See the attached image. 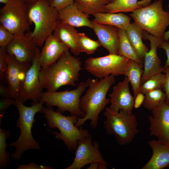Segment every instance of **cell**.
<instances>
[{"instance_id": "603a6c76", "label": "cell", "mask_w": 169, "mask_h": 169, "mask_svg": "<svg viewBox=\"0 0 169 169\" xmlns=\"http://www.w3.org/2000/svg\"><path fill=\"white\" fill-rule=\"evenodd\" d=\"M125 31L127 37L134 51L144 62L145 56L149 49L142 40L143 30L134 22L131 23Z\"/></svg>"}, {"instance_id": "83f0119b", "label": "cell", "mask_w": 169, "mask_h": 169, "mask_svg": "<svg viewBox=\"0 0 169 169\" xmlns=\"http://www.w3.org/2000/svg\"><path fill=\"white\" fill-rule=\"evenodd\" d=\"M119 30L120 42L118 55L125 57L143 65V62L137 55L128 39L125 30L119 28Z\"/></svg>"}, {"instance_id": "ee69618b", "label": "cell", "mask_w": 169, "mask_h": 169, "mask_svg": "<svg viewBox=\"0 0 169 169\" xmlns=\"http://www.w3.org/2000/svg\"><path fill=\"white\" fill-rule=\"evenodd\" d=\"M108 165L107 163L100 162L98 169H106Z\"/></svg>"}, {"instance_id": "f35d334b", "label": "cell", "mask_w": 169, "mask_h": 169, "mask_svg": "<svg viewBox=\"0 0 169 169\" xmlns=\"http://www.w3.org/2000/svg\"><path fill=\"white\" fill-rule=\"evenodd\" d=\"M17 169H52L53 168L48 166H43L36 164L35 163L32 162L28 165H19Z\"/></svg>"}, {"instance_id": "8d00e7d4", "label": "cell", "mask_w": 169, "mask_h": 169, "mask_svg": "<svg viewBox=\"0 0 169 169\" xmlns=\"http://www.w3.org/2000/svg\"><path fill=\"white\" fill-rule=\"evenodd\" d=\"M164 73L166 75V80L164 90L166 95L165 104L169 105V67L164 66Z\"/></svg>"}, {"instance_id": "8992f818", "label": "cell", "mask_w": 169, "mask_h": 169, "mask_svg": "<svg viewBox=\"0 0 169 169\" xmlns=\"http://www.w3.org/2000/svg\"><path fill=\"white\" fill-rule=\"evenodd\" d=\"M103 115L106 118L104 128L107 134L114 135L117 143L121 145L132 141L138 132L137 120L134 114L122 110L115 112L107 107Z\"/></svg>"}, {"instance_id": "4316f807", "label": "cell", "mask_w": 169, "mask_h": 169, "mask_svg": "<svg viewBox=\"0 0 169 169\" xmlns=\"http://www.w3.org/2000/svg\"><path fill=\"white\" fill-rule=\"evenodd\" d=\"M110 0H75L74 3L83 13L88 15L104 13L105 6Z\"/></svg>"}, {"instance_id": "d590c367", "label": "cell", "mask_w": 169, "mask_h": 169, "mask_svg": "<svg viewBox=\"0 0 169 169\" xmlns=\"http://www.w3.org/2000/svg\"><path fill=\"white\" fill-rule=\"evenodd\" d=\"M75 0H53L50 5L58 11L74 3Z\"/></svg>"}, {"instance_id": "ba28073f", "label": "cell", "mask_w": 169, "mask_h": 169, "mask_svg": "<svg viewBox=\"0 0 169 169\" xmlns=\"http://www.w3.org/2000/svg\"><path fill=\"white\" fill-rule=\"evenodd\" d=\"M32 23L28 4L22 0H11L0 9V24L14 35L25 34Z\"/></svg>"}, {"instance_id": "e0dca14e", "label": "cell", "mask_w": 169, "mask_h": 169, "mask_svg": "<svg viewBox=\"0 0 169 169\" xmlns=\"http://www.w3.org/2000/svg\"><path fill=\"white\" fill-rule=\"evenodd\" d=\"M5 60L7 65L5 79L12 91L13 98L16 100L18 99L20 84L25 79L31 65L21 64L7 53Z\"/></svg>"}, {"instance_id": "277c9868", "label": "cell", "mask_w": 169, "mask_h": 169, "mask_svg": "<svg viewBox=\"0 0 169 169\" xmlns=\"http://www.w3.org/2000/svg\"><path fill=\"white\" fill-rule=\"evenodd\" d=\"M42 113L44 114L48 127L51 129L57 128L60 131L51 133L55 135L56 138L62 140L70 151L75 150L78 142L89 134L87 130L83 129L81 126L79 128L75 126L79 118L77 115H63L59 111H55L53 107H44Z\"/></svg>"}, {"instance_id": "d6986e66", "label": "cell", "mask_w": 169, "mask_h": 169, "mask_svg": "<svg viewBox=\"0 0 169 169\" xmlns=\"http://www.w3.org/2000/svg\"><path fill=\"white\" fill-rule=\"evenodd\" d=\"M149 146L152 156L141 169H163L169 166V141L158 139L150 140Z\"/></svg>"}, {"instance_id": "9a60e30c", "label": "cell", "mask_w": 169, "mask_h": 169, "mask_svg": "<svg viewBox=\"0 0 169 169\" xmlns=\"http://www.w3.org/2000/svg\"><path fill=\"white\" fill-rule=\"evenodd\" d=\"M129 83L128 78L125 76L122 81L119 82L113 87L112 92L109 95L110 108L113 111L118 112L122 110L127 113H132L135 97L130 91Z\"/></svg>"}, {"instance_id": "7402d4cb", "label": "cell", "mask_w": 169, "mask_h": 169, "mask_svg": "<svg viewBox=\"0 0 169 169\" xmlns=\"http://www.w3.org/2000/svg\"><path fill=\"white\" fill-rule=\"evenodd\" d=\"M77 33L75 27L58 20L55 24L53 34L67 45L74 55H78L81 52L76 42Z\"/></svg>"}, {"instance_id": "1f68e13d", "label": "cell", "mask_w": 169, "mask_h": 169, "mask_svg": "<svg viewBox=\"0 0 169 169\" xmlns=\"http://www.w3.org/2000/svg\"><path fill=\"white\" fill-rule=\"evenodd\" d=\"M10 134L9 131L0 128V169L6 168L10 162L9 154L6 151L8 145L6 141Z\"/></svg>"}, {"instance_id": "4fadbf2b", "label": "cell", "mask_w": 169, "mask_h": 169, "mask_svg": "<svg viewBox=\"0 0 169 169\" xmlns=\"http://www.w3.org/2000/svg\"><path fill=\"white\" fill-rule=\"evenodd\" d=\"M32 39L25 34L14 35L6 47L7 53L13 57L20 63L31 65L39 51Z\"/></svg>"}, {"instance_id": "ab89813d", "label": "cell", "mask_w": 169, "mask_h": 169, "mask_svg": "<svg viewBox=\"0 0 169 169\" xmlns=\"http://www.w3.org/2000/svg\"><path fill=\"white\" fill-rule=\"evenodd\" d=\"M163 49L165 51L167 56V59L165 62V66L169 67V41L163 40L159 46Z\"/></svg>"}, {"instance_id": "9c48e42d", "label": "cell", "mask_w": 169, "mask_h": 169, "mask_svg": "<svg viewBox=\"0 0 169 169\" xmlns=\"http://www.w3.org/2000/svg\"><path fill=\"white\" fill-rule=\"evenodd\" d=\"M88 86L86 82H82L79 84L77 88L72 90L42 92L39 101L44 102L48 107H57V111L62 114L68 111L70 115H76L82 118L84 116L85 114L80 109V99Z\"/></svg>"}, {"instance_id": "7a4b0ae2", "label": "cell", "mask_w": 169, "mask_h": 169, "mask_svg": "<svg viewBox=\"0 0 169 169\" xmlns=\"http://www.w3.org/2000/svg\"><path fill=\"white\" fill-rule=\"evenodd\" d=\"M115 81V76L112 75L100 79L88 78L86 80L89 88L80 101V109L85 115L78 118L75 125L76 127L82 126L89 120L91 127H96L99 114L110 103V98L106 97L107 93Z\"/></svg>"}, {"instance_id": "4dcf8cb0", "label": "cell", "mask_w": 169, "mask_h": 169, "mask_svg": "<svg viewBox=\"0 0 169 169\" xmlns=\"http://www.w3.org/2000/svg\"><path fill=\"white\" fill-rule=\"evenodd\" d=\"M76 39L80 52L85 53L88 55L93 54L101 46L98 41L92 40L84 33H78Z\"/></svg>"}, {"instance_id": "d6a6232c", "label": "cell", "mask_w": 169, "mask_h": 169, "mask_svg": "<svg viewBox=\"0 0 169 169\" xmlns=\"http://www.w3.org/2000/svg\"><path fill=\"white\" fill-rule=\"evenodd\" d=\"M6 47H0V83H3L6 80L5 75L7 68L5 60V56L7 53Z\"/></svg>"}, {"instance_id": "bcb514c9", "label": "cell", "mask_w": 169, "mask_h": 169, "mask_svg": "<svg viewBox=\"0 0 169 169\" xmlns=\"http://www.w3.org/2000/svg\"><path fill=\"white\" fill-rule=\"evenodd\" d=\"M24 2L28 4H32L34 3L38 0H22Z\"/></svg>"}, {"instance_id": "b9f144b4", "label": "cell", "mask_w": 169, "mask_h": 169, "mask_svg": "<svg viewBox=\"0 0 169 169\" xmlns=\"http://www.w3.org/2000/svg\"><path fill=\"white\" fill-rule=\"evenodd\" d=\"M162 1L163 0H159ZM151 0H142L138 1V4L143 7L147 6L150 4Z\"/></svg>"}, {"instance_id": "5bb4252c", "label": "cell", "mask_w": 169, "mask_h": 169, "mask_svg": "<svg viewBox=\"0 0 169 169\" xmlns=\"http://www.w3.org/2000/svg\"><path fill=\"white\" fill-rule=\"evenodd\" d=\"M143 38L150 42V49L144 58L143 72L141 80V85L150 76L164 72V67L161 65V60L157 55V49L162 43L163 38H160L149 34L143 30Z\"/></svg>"}, {"instance_id": "7bdbcfd3", "label": "cell", "mask_w": 169, "mask_h": 169, "mask_svg": "<svg viewBox=\"0 0 169 169\" xmlns=\"http://www.w3.org/2000/svg\"><path fill=\"white\" fill-rule=\"evenodd\" d=\"M100 162L95 161L90 164V166L87 168V169H98L100 164Z\"/></svg>"}, {"instance_id": "f907efd6", "label": "cell", "mask_w": 169, "mask_h": 169, "mask_svg": "<svg viewBox=\"0 0 169 169\" xmlns=\"http://www.w3.org/2000/svg\"><path fill=\"white\" fill-rule=\"evenodd\" d=\"M168 169H169V166L168 167Z\"/></svg>"}, {"instance_id": "6da1fadb", "label": "cell", "mask_w": 169, "mask_h": 169, "mask_svg": "<svg viewBox=\"0 0 169 169\" xmlns=\"http://www.w3.org/2000/svg\"><path fill=\"white\" fill-rule=\"evenodd\" d=\"M81 65L79 58L72 56L69 50H66L56 62L41 68L39 79L42 88L52 92L63 86H75Z\"/></svg>"}, {"instance_id": "836d02e7", "label": "cell", "mask_w": 169, "mask_h": 169, "mask_svg": "<svg viewBox=\"0 0 169 169\" xmlns=\"http://www.w3.org/2000/svg\"><path fill=\"white\" fill-rule=\"evenodd\" d=\"M14 37L13 33L0 24V47H7Z\"/></svg>"}, {"instance_id": "681fc988", "label": "cell", "mask_w": 169, "mask_h": 169, "mask_svg": "<svg viewBox=\"0 0 169 169\" xmlns=\"http://www.w3.org/2000/svg\"><path fill=\"white\" fill-rule=\"evenodd\" d=\"M114 0H110V2H113Z\"/></svg>"}, {"instance_id": "484cf974", "label": "cell", "mask_w": 169, "mask_h": 169, "mask_svg": "<svg viewBox=\"0 0 169 169\" xmlns=\"http://www.w3.org/2000/svg\"><path fill=\"white\" fill-rule=\"evenodd\" d=\"M137 2L138 0H115L105 5L104 13L132 12L143 7L139 5Z\"/></svg>"}, {"instance_id": "ac0fdd59", "label": "cell", "mask_w": 169, "mask_h": 169, "mask_svg": "<svg viewBox=\"0 0 169 169\" xmlns=\"http://www.w3.org/2000/svg\"><path fill=\"white\" fill-rule=\"evenodd\" d=\"M94 32L101 46L109 54L118 55L120 42L119 28L117 27L100 24L92 21Z\"/></svg>"}, {"instance_id": "74e56055", "label": "cell", "mask_w": 169, "mask_h": 169, "mask_svg": "<svg viewBox=\"0 0 169 169\" xmlns=\"http://www.w3.org/2000/svg\"><path fill=\"white\" fill-rule=\"evenodd\" d=\"M0 83V96L1 98H13L12 92L9 86L5 85L3 83Z\"/></svg>"}, {"instance_id": "c3c4849f", "label": "cell", "mask_w": 169, "mask_h": 169, "mask_svg": "<svg viewBox=\"0 0 169 169\" xmlns=\"http://www.w3.org/2000/svg\"><path fill=\"white\" fill-rule=\"evenodd\" d=\"M53 0H48L49 2V3H51V2Z\"/></svg>"}, {"instance_id": "ffe728a7", "label": "cell", "mask_w": 169, "mask_h": 169, "mask_svg": "<svg viewBox=\"0 0 169 169\" xmlns=\"http://www.w3.org/2000/svg\"><path fill=\"white\" fill-rule=\"evenodd\" d=\"M69 47L60 41L53 34L45 40L39 56L41 68L44 67L56 62Z\"/></svg>"}, {"instance_id": "52a82bcc", "label": "cell", "mask_w": 169, "mask_h": 169, "mask_svg": "<svg viewBox=\"0 0 169 169\" xmlns=\"http://www.w3.org/2000/svg\"><path fill=\"white\" fill-rule=\"evenodd\" d=\"M130 16L143 30L153 36L163 38L169 25V12L163 10L162 1H155L135 10Z\"/></svg>"}, {"instance_id": "e575fe53", "label": "cell", "mask_w": 169, "mask_h": 169, "mask_svg": "<svg viewBox=\"0 0 169 169\" xmlns=\"http://www.w3.org/2000/svg\"><path fill=\"white\" fill-rule=\"evenodd\" d=\"M16 100L12 98H1L0 100V115L1 121L4 114L5 110L11 105H15Z\"/></svg>"}, {"instance_id": "2e32d148", "label": "cell", "mask_w": 169, "mask_h": 169, "mask_svg": "<svg viewBox=\"0 0 169 169\" xmlns=\"http://www.w3.org/2000/svg\"><path fill=\"white\" fill-rule=\"evenodd\" d=\"M148 116L150 136L169 141V105L163 104L151 111Z\"/></svg>"}, {"instance_id": "f546056e", "label": "cell", "mask_w": 169, "mask_h": 169, "mask_svg": "<svg viewBox=\"0 0 169 169\" xmlns=\"http://www.w3.org/2000/svg\"><path fill=\"white\" fill-rule=\"evenodd\" d=\"M166 80V75L162 73L150 76L141 84L139 92L145 95L147 92L164 88Z\"/></svg>"}, {"instance_id": "8fae6325", "label": "cell", "mask_w": 169, "mask_h": 169, "mask_svg": "<svg viewBox=\"0 0 169 169\" xmlns=\"http://www.w3.org/2000/svg\"><path fill=\"white\" fill-rule=\"evenodd\" d=\"M40 50L33 60L28 70L25 77L21 83L18 92V99L24 104L28 100L32 104L39 101L42 88L39 79L41 67L39 62Z\"/></svg>"}, {"instance_id": "f6af8a7d", "label": "cell", "mask_w": 169, "mask_h": 169, "mask_svg": "<svg viewBox=\"0 0 169 169\" xmlns=\"http://www.w3.org/2000/svg\"><path fill=\"white\" fill-rule=\"evenodd\" d=\"M163 38L164 40H169V30L168 31L165 32Z\"/></svg>"}, {"instance_id": "44dd1931", "label": "cell", "mask_w": 169, "mask_h": 169, "mask_svg": "<svg viewBox=\"0 0 169 169\" xmlns=\"http://www.w3.org/2000/svg\"><path fill=\"white\" fill-rule=\"evenodd\" d=\"M58 20L74 27H86L93 28L89 15L81 11L74 3L58 11Z\"/></svg>"}, {"instance_id": "3957f363", "label": "cell", "mask_w": 169, "mask_h": 169, "mask_svg": "<svg viewBox=\"0 0 169 169\" xmlns=\"http://www.w3.org/2000/svg\"><path fill=\"white\" fill-rule=\"evenodd\" d=\"M15 100V106L17 107L19 114L16 126L20 129V132L17 140L9 146L15 147V151L11 157L13 160L18 161L25 151L31 149H40L39 143L33 137L32 128L35 122V114L42 112L43 105L44 103L39 101L36 103H32L31 106L28 107L24 105L18 99Z\"/></svg>"}, {"instance_id": "60d3db41", "label": "cell", "mask_w": 169, "mask_h": 169, "mask_svg": "<svg viewBox=\"0 0 169 169\" xmlns=\"http://www.w3.org/2000/svg\"><path fill=\"white\" fill-rule=\"evenodd\" d=\"M145 98V95L139 92L135 97L134 107L137 109L140 107L143 104Z\"/></svg>"}, {"instance_id": "5b68a950", "label": "cell", "mask_w": 169, "mask_h": 169, "mask_svg": "<svg viewBox=\"0 0 169 169\" xmlns=\"http://www.w3.org/2000/svg\"><path fill=\"white\" fill-rule=\"evenodd\" d=\"M29 15L34 24L32 32L26 34L36 46L42 47L46 39L52 34L58 20V11L51 6L48 0H38L28 4Z\"/></svg>"}, {"instance_id": "7dc6e473", "label": "cell", "mask_w": 169, "mask_h": 169, "mask_svg": "<svg viewBox=\"0 0 169 169\" xmlns=\"http://www.w3.org/2000/svg\"><path fill=\"white\" fill-rule=\"evenodd\" d=\"M11 0H0V2L5 4Z\"/></svg>"}, {"instance_id": "cb8c5ba5", "label": "cell", "mask_w": 169, "mask_h": 169, "mask_svg": "<svg viewBox=\"0 0 169 169\" xmlns=\"http://www.w3.org/2000/svg\"><path fill=\"white\" fill-rule=\"evenodd\" d=\"M93 16L94 18L93 21L96 23L125 30L131 23V18L122 13H99Z\"/></svg>"}, {"instance_id": "30bf717a", "label": "cell", "mask_w": 169, "mask_h": 169, "mask_svg": "<svg viewBox=\"0 0 169 169\" xmlns=\"http://www.w3.org/2000/svg\"><path fill=\"white\" fill-rule=\"evenodd\" d=\"M130 59L117 54L90 57L85 61L86 70L94 76L102 79L110 75H125Z\"/></svg>"}, {"instance_id": "f1b7e54d", "label": "cell", "mask_w": 169, "mask_h": 169, "mask_svg": "<svg viewBox=\"0 0 169 169\" xmlns=\"http://www.w3.org/2000/svg\"><path fill=\"white\" fill-rule=\"evenodd\" d=\"M166 95L161 89L148 92L145 94L143 107L151 111L158 106L165 103Z\"/></svg>"}, {"instance_id": "7c38bea8", "label": "cell", "mask_w": 169, "mask_h": 169, "mask_svg": "<svg viewBox=\"0 0 169 169\" xmlns=\"http://www.w3.org/2000/svg\"><path fill=\"white\" fill-rule=\"evenodd\" d=\"M99 145L96 141L92 143L90 134L78 142L75 156L72 163L65 169H80L86 165L98 161L107 163L100 151Z\"/></svg>"}, {"instance_id": "d4e9b609", "label": "cell", "mask_w": 169, "mask_h": 169, "mask_svg": "<svg viewBox=\"0 0 169 169\" xmlns=\"http://www.w3.org/2000/svg\"><path fill=\"white\" fill-rule=\"evenodd\" d=\"M143 67L142 65L130 59L125 76L127 77L129 79L132 86L135 97L140 91L141 78L143 72Z\"/></svg>"}]
</instances>
